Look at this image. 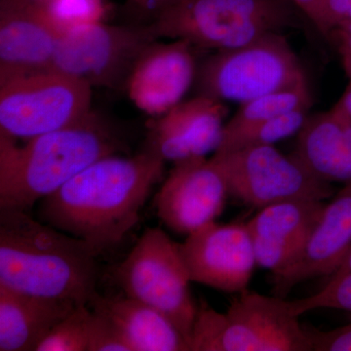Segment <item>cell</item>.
<instances>
[{
	"label": "cell",
	"mask_w": 351,
	"mask_h": 351,
	"mask_svg": "<svg viewBox=\"0 0 351 351\" xmlns=\"http://www.w3.org/2000/svg\"><path fill=\"white\" fill-rule=\"evenodd\" d=\"M165 162L145 149L135 156L103 157L43 198L39 219L84 240L100 255L117 246L137 225Z\"/></svg>",
	"instance_id": "obj_1"
},
{
	"label": "cell",
	"mask_w": 351,
	"mask_h": 351,
	"mask_svg": "<svg viewBox=\"0 0 351 351\" xmlns=\"http://www.w3.org/2000/svg\"><path fill=\"white\" fill-rule=\"evenodd\" d=\"M97 252L29 212L0 208V285L88 306L98 282Z\"/></svg>",
	"instance_id": "obj_2"
},
{
	"label": "cell",
	"mask_w": 351,
	"mask_h": 351,
	"mask_svg": "<svg viewBox=\"0 0 351 351\" xmlns=\"http://www.w3.org/2000/svg\"><path fill=\"white\" fill-rule=\"evenodd\" d=\"M122 147L98 115L18 145L0 134V208L29 212L78 173Z\"/></svg>",
	"instance_id": "obj_3"
},
{
	"label": "cell",
	"mask_w": 351,
	"mask_h": 351,
	"mask_svg": "<svg viewBox=\"0 0 351 351\" xmlns=\"http://www.w3.org/2000/svg\"><path fill=\"white\" fill-rule=\"evenodd\" d=\"M299 12L291 0H171L149 27L158 38L226 50L301 27Z\"/></svg>",
	"instance_id": "obj_4"
},
{
	"label": "cell",
	"mask_w": 351,
	"mask_h": 351,
	"mask_svg": "<svg viewBox=\"0 0 351 351\" xmlns=\"http://www.w3.org/2000/svg\"><path fill=\"white\" fill-rule=\"evenodd\" d=\"M295 301L248 289L225 313L206 302L198 306L191 351H313Z\"/></svg>",
	"instance_id": "obj_5"
},
{
	"label": "cell",
	"mask_w": 351,
	"mask_h": 351,
	"mask_svg": "<svg viewBox=\"0 0 351 351\" xmlns=\"http://www.w3.org/2000/svg\"><path fill=\"white\" fill-rule=\"evenodd\" d=\"M308 82L301 61L283 32L218 50L198 64L196 95L226 103H246Z\"/></svg>",
	"instance_id": "obj_6"
},
{
	"label": "cell",
	"mask_w": 351,
	"mask_h": 351,
	"mask_svg": "<svg viewBox=\"0 0 351 351\" xmlns=\"http://www.w3.org/2000/svg\"><path fill=\"white\" fill-rule=\"evenodd\" d=\"M114 277L127 297L163 313L189 346L198 306L189 290L191 281L179 243L161 228H147L117 265Z\"/></svg>",
	"instance_id": "obj_7"
},
{
	"label": "cell",
	"mask_w": 351,
	"mask_h": 351,
	"mask_svg": "<svg viewBox=\"0 0 351 351\" xmlns=\"http://www.w3.org/2000/svg\"><path fill=\"white\" fill-rule=\"evenodd\" d=\"M92 87L55 71L0 85V134L29 140L66 128L91 113Z\"/></svg>",
	"instance_id": "obj_8"
},
{
	"label": "cell",
	"mask_w": 351,
	"mask_h": 351,
	"mask_svg": "<svg viewBox=\"0 0 351 351\" xmlns=\"http://www.w3.org/2000/svg\"><path fill=\"white\" fill-rule=\"evenodd\" d=\"M158 39L149 25H80L64 32L51 71L92 87L124 89L138 58Z\"/></svg>",
	"instance_id": "obj_9"
},
{
	"label": "cell",
	"mask_w": 351,
	"mask_h": 351,
	"mask_svg": "<svg viewBox=\"0 0 351 351\" xmlns=\"http://www.w3.org/2000/svg\"><path fill=\"white\" fill-rule=\"evenodd\" d=\"M213 157L225 174L230 195L258 210L284 201H323L335 195L332 184L274 145L216 152Z\"/></svg>",
	"instance_id": "obj_10"
},
{
	"label": "cell",
	"mask_w": 351,
	"mask_h": 351,
	"mask_svg": "<svg viewBox=\"0 0 351 351\" xmlns=\"http://www.w3.org/2000/svg\"><path fill=\"white\" fill-rule=\"evenodd\" d=\"M179 249L191 282L230 294L248 289L258 265L246 223L212 221L189 234Z\"/></svg>",
	"instance_id": "obj_11"
},
{
	"label": "cell",
	"mask_w": 351,
	"mask_h": 351,
	"mask_svg": "<svg viewBox=\"0 0 351 351\" xmlns=\"http://www.w3.org/2000/svg\"><path fill=\"white\" fill-rule=\"evenodd\" d=\"M174 164L156 197L157 216L173 232L189 235L223 212L228 182L213 156Z\"/></svg>",
	"instance_id": "obj_12"
},
{
	"label": "cell",
	"mask_w": 351,
	"mask_h": 351,
	"mask_svg": "<svg viewBox=\"0 0 351 351\" xmlns=\"http://www.w3.org/2000/svg\"><path fill=\"white\" fill-rule=\"evenodd\" d=\"M62 36L36 0H0V85L51 71Z\"/></svg>",
	"instance_id": "obj_13"
},
{
	"label": "cell",
	"mask_w": 351,
	"mask_h": 351,
	"mask_svg": "<svg viewBox=\"0 0 351 351\" xmlns=\"http://www.w3.org/2000/svg\"><path fill=\"white\" fill-rule=\"evenodd\" d=\"M191 43L154 41L132 69L125 88L129 99L143 112L157 117L181 103L195 84L197 61Z\"/></svg>",
	"instance_id": "obj_14"
},
{
	"label": "cell",
	"mask_w": 351,
	"mask_h": 351,
	"mask_svg": "<svg viewBox=\"0 0 351 351\" xmlns=\"http://www.w3.org/2000/svg\"><path fill=\"white\" fill-rule=\"evenodd\" d=\"M228 113L226 103L210 97L182 101L149 122L145 149L174 163L216 152Z\"/></svg>",
	"instance_id": "obj_15"
},
{
	"label": "cell",
	"mask_w": 351,
	"mask_h": 351,
	"mask_svg": "<svg viewBox=\"0 0 351 351\" xmlns=\"http://www.w3.org/2000/svg\"><path fill=\"white\" fill-rule=\"evenodd\" d=\"M351 249V181L325 204L319 221L300 255L272 276V292L286 298L300 283L331 276Z\"/></svg>",
	"instance_id": "obj_16"
},
{
	"label": "cell",
	"mask_w": 351,
	"mask_h": 351,
	"mask_svg": "<svg viewBox=\"0 0 351 351\" xmlns=\"http://www.w3.org/2000/svg\"><path fill=\"white\" fill-rule=\"evenodd\" d=\"M324 207L320 200H291L260 209L246 223L258 267L271 276L287 269L306 246Z\"/></svg>",
	"instance_id": "obj_17"
},
{
	"label": "cell",
	"mask_w": 351,
	"mask_h": 351,
	"mask_svg": "<svg viewBox=\"0 0 351 351\" xmlns=\"http://www.w3.org/2000/svg\"><path fill=\"white\" fill-rule=\"evenodd\" d=\"M88 306L117 327L131 351H189L188 341L163 313L132 298L95 292Z\"/></svg>",
	"instance_id": "obj_18"
},
{
	"label": "cell",
	"mask_w": 351,
	"mask_h": 351,
	"mask_svg": "<svg viewBox=\"0 0 351 351\" xmlns=\"http://www.w3.org/2000/svg\"><path fill=\"white\" fill-rule=\"evenodd\" d=\"M75 302L23 294L0 285V351H36Z\"/></svg>",
	"instance_id": "obj_19"
},
{
	"label": "cell",
	"mask_w": 351,
	"mask_h": 351,
	"mask_svg": "<svg viewBox=\"0 0 351 351\" xmlns=\"http://www.w3.org/2000/svg\"><path fill=\"white\" fill-rule=\"evenodd\" d=\"M291 154L322 181H351V144L343 120L332 110L307 117Z\"/></svg>",
	"instance_id": "obj_20"
},
{
	"label": "cell",
	"mask_w": 351,
	"mask_h": 351,
	"mask_svg": "<svg viewBox=\"0 0 351 351\" xmlns=\"http://www.w3.org/2000/svg\"><path fill=\"white\" fill-rule=\"evenodd\" d=\"M313 94L308 82L290 89L280 90L263 95L239 105L237 112L223 127V133L239 130L244 127L258 123L301 108H311Z\"/></svg>",
	"instance_id": "obj_21"
},
{
	"label": "cell",
	"mask_w": 351,
	"mask_h": 351,
	"mask_svg": "<svg viewBox=\"0 0 351 351\" xmlns=\"http://www.w3.org/2000/svg\"><path fill=\"white\" fill-rule=\"evenodd\" d=\"M311 108H301L244 127L239 130L223 133L217 152H230L258 145H274L279 141L297 135L308 117Z\"/></svg>",
	"instance_id": "obj_22"
},
{
	"label": "cell",
	"mask_w": 351,
	"mask_h": 351,
	"mask_svg": "<svg viewBox=\"0 0 351 351\" xmlns=\"http://www.w3.org/2000/svg\"><path fill=\"white\" fill-rule=\"evenodd\" d=\"M90 314L89 306H76L53 328L36 351H88Z\"/></svg>",
	"instance_id": "obj_23"
},
{
	"label": "cell",
	"mask_w": 351,
	"mask_h": 351,
	"mask_svg": "<svg viewBox=\"0 0 351 351\" xmlns=\"http://www.w3.org/2000/svg\"><path fill=\"white\" fill-rule=\"evenodd\" d=\"M62 32L80 25L103 22L105 0H36Z\"/></svg>",
	"instance_id": "obj_24"
},
{
	"label": "cell",
	"mask_w": 351,
	"mask_h": 351,
	"mask_svg": "<svg viewBox=\"0 0 351 351\" xmlns=\"http://www.w3.org/2000/svg\"><path fill=\"white\" fill-rule=\"evenodd\" d=\"M295 301L302 315L319 308L351 311V270L328 279L319 292Z\"/></svg>",
	"instance_id": "obj_25"
},
{
	"label": "cell",
	"mask_w": 351,
	"mask_h": 351,
	"mask_svg": "<svg viewBox=\"0 0 351 351\" xmlns=\"http://www.w3.org/2000/svg\"><path fill=\"white\" fill-rule=\"evenodd\" d=\"M89 331L88 351H131L117 327L106 316L92 309Z\"/></svg>",
	"instance_id": "obj_26"
},
{
	"label": "cell",
	"mask_w": 351,
	"mask_h": 351,
	"mask_svg": "<svg viewBox=\"0 0 351 351\" xmlns=\"http://www.w3.org/2000/svg\"><path fill=\"white\" fill-rule=\"evenodd\" d=\"M313 351H351V323L345 326L321 331L304 325Z\"/></svg>",
	"instance_id": "obj_27"
},
{
	"label": "cell",
	"mask_w": 351,
	"mask_h": 351,
	"mask_svg": "<svg viewBox=\"0 0 351 351\" xmlns=\"http://www.w3.org/2000/svg\"><path fill=\"white\" fill-rule=\"evenodd\" d=\"M350 14L351 0H322L318 31L330 38L332 32L348 20Z\"/></svg>",
	"instance_id": "obj_28"
},
{
	"label": "cell",
	"mask_w": 351,
	"mask_h": 351,
	"mask_svg": "<svg viewBox=\"0 0 351 351\" xmlns=\"http://www.w3.org/2000/svg\"><path fill=\"white\" fill-rule=\"evenodd\" d=\"M171 0H125L127 12L135 19L134 24L151 25Z\"/></svg>",
	"instance_id": "obj_29"
},
{
	"label": "cell",
	"mask_w": 351,
	"mask_h": 351,
	"mask_svg": "<svg viewBox=\"0 0 351 351\" xmlns=\"http://www.w3.org/2000/svg\"><path fill=\"white\" fill-rule=\"evenodd\" d=\"M336 36L339 43V53L343 59V68L346 75L351 77V19L341 23L332 32L331 36Z\"/></svg>",
	"instance_id": "obj_30"
},
{
	"label": "cell",
	"mask_w": 351,
	"mask_h": 351,
	"mask_svg": "<svg viewBox=\"0 0 351 351\" xmlns=\"http://www.w3.org/2000/svg\"><path fill=\"white\" fill-rule=\"evenodd\" d=\"M317 29L320 19V7L322 0H291Z\"/></svg>",
	"instance_id": "obj_31"
},
{
	"label": "cell",
	"mask_w": 351,
	"mask_h": 351,
	"mask_svg": "<svg viewBox=\"0 0 351 351\" xmlns=\"http://www.w3.org/2000/svg\"><path fill=\"white\" fill-rule=\"evenodd\" d=\"M351 270V249L348 251V255L346 256V258H343V262H341V265H339V269L332 274L329 278H332V277H337L341 276V274H346V272L350 271Z\"/></svg>",
	"instance_id": "obj_32"
},
{
	"label": "cell",
	"mask_w": 351,
	"mask_h": 351,
	"mask_svg": "<svg viewBox=\"0 0 351 351\" xmlns=\"http://www.w3.org/2000/svg\"><path fill=\"white\" fill-rule=\"evenodd\" d=\"M348 19H351V14H350V18H348Z\"/></svg>",
	"instance_id": "obj_33"
}]
</instances>
